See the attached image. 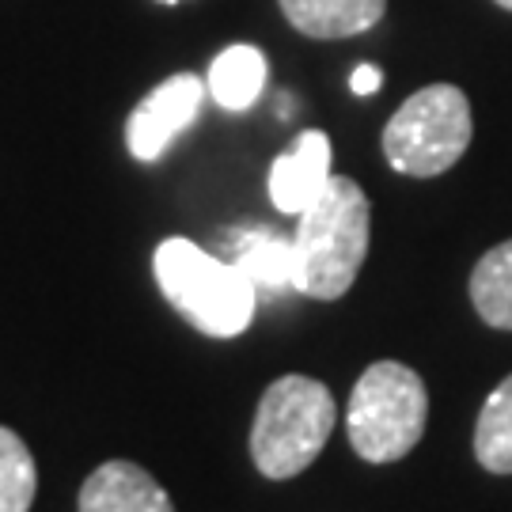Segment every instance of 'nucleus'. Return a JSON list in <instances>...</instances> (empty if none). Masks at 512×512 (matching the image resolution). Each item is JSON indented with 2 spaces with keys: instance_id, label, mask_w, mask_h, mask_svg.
Instances as JSON below:
<instances>
[{
  "instance_id": "1",
  "label": "nucleus",
  "mask_w": 512,
  "mask_h": 512,
  "mask_svg": "<svg viewBox=\"0 0 512 512\" xmlns=\"http://www.w3.org/2000/svg\"><path fill=\"white\" fill-rule=\"evenodd\" d=\"M372 205L346 175H330L327 190L296 217L293 289L311 300H338L357 281L368 255Z\"/></svg>"
},
{
  "instance_id": "2",
  "label": "nucleus",
  "mask_w": 512,
  "mask_h": 512,
  "mask_svg": "<svg viewBox=\"0 0 512 512\" xmlns=\"http://www.w3.org/2000/svg\"><path fill=\"white\" fill-rule=\"evenodd\" d=\"M152 274L160 293L186 315V323H194L209 338H236L255 319V281L236 262H220L190 239H164L152 255Z\"/></svg>"
},
{
  "instance_id": "3",
  "label": "nucleus",
  "mask_w": 512,
  "mask_h": 512,
  "mask_svg": "<svg viewBox=\"0 0 512 512\" xmlns=\"http://www.w3.org/2000/svg\"><path fill=\"white\" fill-rule=\"evenodd\" d=\"M338 406L327 384L311 376H281L262 391L251 425V456L266 478H293L308 471L327 448Z\"/></svg>"
},
{
  "instance_id": "4",
  "label": "nucleus",
  "mask_w": 512,
  "mask_h": 512,
  "mask_svg": "<svg viewBox=\"0 0 512 512\" xmlns=\"http://www.w3.org/2000/svg\"><path fill=\"white\" fill-rule=\"evenodd\" d=\"M429 418V391L414 368L376 361L349 395V444L365 463H395L418 448Z\"/></svg>"
},
{
  "instance_id": "5",
  "label": "nucleus",
  "mask_w": 512,
  "mask_h": 512,
  "mask_svg": "<svg viewBox=\"0 0 512 512\" xmlns=\"http://www.w3.org/2000/svg\"><path fill=\"white\" fill-rule=\"evenodd\" d=\"M471 103L456 84H429L406 99L384 126V156L399 175L433 179L463 160L471 145Z\"/></svg>"
},
{
  "instance_id": "6",
  "label": "nucleus",
  "mask_w": 512,
  "mask_h": 512,
  "mask_svg": "<svg viewBox=\"0 0 512 512\" xmlns=\"http://www.w3.org/2000/svg\"><path fill=\"white\" fill-rule=\"evenodd\" d=\"M205 95H209V84L194 73H175L167 76L160 88L152 92L133 107L126 122V145L129 156L141 160V164H152L167 152V145L194 126L198 110H202Z\"/></svg>"
},
{
  "instance_id": "7",
  "label": "nucleus",
  "mask_w": 512,
  "mask_h": 512,
  "mask_svg": "<svg viewBox=\"0 0 512 512\" xmlns=\"http://www.w3.org/2000/svg\"><path fill=\"white\" fill-rule=\"evenodd\" d=\"M330 183V137L304 129L270 167V202L277 213L300 217Z\"/></svg>"
},
{
  "instance_id": "8",
  "label": "nucleus",
  "mask_w": 512,
  "mask_h": 512,
  "mask_svg": "<svg viewBox=\"0 0 512 512\" xmlns=\"http://www.w3.org/2000/svg\"><path fill=\"white\" fill-rule=\"evenodd\" d=\"M80 512H175L167 490L129 459H110L95 467L80 486Z\"/></svg>"
},
{
  "instance_id": "9",
  "label": "nucleus",
  "mask_w": 512,
  "mask_h": 512,
  "mask_svg": "<svg viewBox=\"0 0 512 512\" xmlns=\"http://www.w3.org/2000/svg\"><path fill=\"white\" fill-rule=\"evenodd\" d=\"M285 19L308 38H349L372 31L387 12V0H277Z\"/></svg>"
},
{
  "instance_id": "10",
  "label": "nucleus",
  "mask_w": 512,
  "mask_h": 512,
  "mask_svg": "<svg viewBox=\"0 0 512 512\" xmlns=\"http://www.w3.org/2000/svg\"><path fill=\"white\" fill-rule=\"evenodd\" d=\"M266 76H270L266 54L258 46L239 42V46L220 50L217 61L205 73V84H209V95H213L217 107L251 110L258 103V95L266 92Z\"/></svg>"
},
{
  "instance_id": "11",
  "label": "nucleus",
  "mask_w": 512,
  "mask_h": 512,
  "mask_svg": "<svg viewBox=\"0 0 512 512\" xmlns=\"http://www.w3.org/2000/svg\"><path fill=\"white\" fill-rule=\"evenodd\" d=\"M232 262L266 293L293 285V239L277 236L274 228H239V232H232Z\"/></svg>"
},
{
  "instance_id": "12",
  "label": "nucleus",
  "mask_w": 512,
  "mask_h": 512,
  "mask_svg": "<svg viewBox=\"0 0 512 512\" xmlns=\"http://www.w3.org/2000/svg\"><path fill=\"white\" fill-rule=\"evenodd\" d=\"M471 304L494 330H512V239L490 247L471 274Z\"/></svg>"
},
{
  "instance_id": "13",
  "label": "nucleus",
  "mask_w": 512,
  "mask_h": 512,
  "mask_svg": "<svg viewBox=\"0 0 512 512\" xmlns=\"http://www.w3.org/2000/svg\"><path fill=\"white\" fill-rule=\"evenodd\" d=\"M475 456L486 471L512 475V372L482 403L475 425Z\"/></svg>"
},
{
  "instance_id": "14",
  "label": "nucleus",
  "mask_w": 512,
  "mask_h": 512,
  "mask_svg": "<svg viewBox=\"0 0 512 512\" xmlns=\"http://www.w3.org/2000/svg\"><path fill=\"white\" fill-rule=\"evenodd\" d=\"M38 494V467L19 433L0 425V512H31Z\"/></svg>"
},
{
  "instance_id": "15",
  "label": "nucleus",
  "mask_w": 512,
  "mask_h": 512,
  "mask_svg": "<svg viewBox=\"0 0 512 512\" xmlns=\"http://www.w3.org/2000/svg\"><path fill=\"white\" fill-rule=\"evenodd\" d=\"M380 84H384V73H380L376 65H368V61H361V65L353 69V76H349L353 95H376L380 92Z\"/></svg>"
},
{
  "instance_id": "16",
  "label": "nucleus",
  "mask_w": 512,
  "mask_h": 512,
  "mask_svg": "<svg viewBox=\"0 0 512 512\" xmlns=\"http://www.w3.org/2000/svg\"><path fill=\"white\" fill-rule=\"evenodd\" d=\"M497 4H501V8H509V12H512V0H497Z\"/></svg>"
},
{
  "instance_id": "17",
  "label": "nucleus",
  "mask_w": 512,
  "mask_h": 512,
  "mask_svg": "<svg viewBox=\"0 0 512 512\" xmlns=\"http://www.w3.org/2000/svg\"><path fill=\"white\" fill-rule=\"evenodd\" d=\"M160 4H179V0H160Z\"/></svg>"
}]
</instances>
